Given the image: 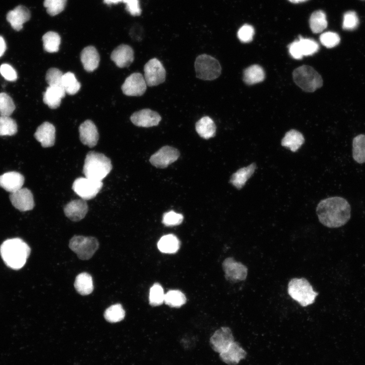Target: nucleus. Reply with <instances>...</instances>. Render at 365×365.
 <instances>
[{
  "label": "nucleus",
  "instance_id": "18",
  "mask_svg": "<svg viewBox=\"0 0 365 365\" xmlns=\"http://www.w3.org/2000/svg\"><path fill=\"white\" fill-rule=\"evenodd\" d=\"M88 211V206L85 200L77 199L68 202L64 207L65 215L74 222L82 220Z\"/></svg>",
  "mask_w": 365,
  "mask_h": 365
},
{
  "label": "nucleus",
  "instance_id": "37",
  "mask_svg": "<svg viewBox=\"0 0 365 365\" xmlns=\"http://www.w3.org/2000/svg\"><path fill=\"white\" fill-rule=\"evenodd\" d=\"M16 122L9 116H0V136H11L16 133Z\"/></svg>",
  "mask_w": 365,
  "mask_h": 365
},
{
  "label": "nucleus",
  "instance_id": "38",
  "mask_svg": "<svg viewBox=\"0 0 365 365\" xmlns=\"http://www.w3.org/2000/svg\"><path fill=\"white\" fill-rule=\"evenodd\" d=\"M298 41L303 56L312 55L319 49L318 44L313 40L300 36Z\"/></svg>",
  "mask_w": 365,
  "mask_h": 365
},
{
  "label": "nucleus",
  "instance_id": "44",
  "mask_svg": "<svg viewBox=\"0 0 365 365\" xmlns=\"http://www.w3.org/2000/svg\"><path fill=\"white\" fill-rule=\"evenodd\" d=\"M63 74L61 71L57 68H50L48 70L46 75V80L49 86H61Z\"/></svg>",
  "mask_w": 365,
  "mask_h": 365
},
{
  "label": "nucleus",
  "instance_id": "23",
  "mask_svg": "<svg viewBox=\"0 0 365 365\" xmlns=\"http://www.w3.org/2000/svg\"><path fill=\"white\" fill-rule=\"evenodd\" d=\"M81 60L84 69L87 71L92 72L98 67L100 57L96 48L92 46H89L82 51Z\"/></svg>",
  "mask_w": 365,
  "mask_h": 365
},
{
  "label": "nucleus",
  "instance_id": "49",
  "mask_svg": "<svg viewBox=\"0 0 365 365\" xmlns=\"http://www.w3.org/2000/svg\"><path fill=\"white\" fill-rule=\"evenodd\" d=\"M288 51L291 57L296 59H301L303 57L298 40L293 42L288 46Z\"/></svg>",
  "mask_w": 365,
  "mask_h": 365
},
{
  "label": "nucleus",
  "instance_id": "17",
  "mask_svg": "<svg viewBox=\"0 0 365 365\" xmlns=\"http://www.w3.org/2000/svg\"><path fill=\"white\" fill-rule=\"evenodd\" d=\"M80 139L85 145L90 148L95 146L98 142L99 134L94 123L87 120L81 124L79 128Z\"/></svg>",
  "mask_w": 365,
  "mask_h": 365
},
{
  "label": "nucleus",
  "instance_id": "10",
  "mask_svg": "<svg viewBox=\"0 0 365 365\" xmlns=\"http://www.w3.org/2000/svg\"><path fill=\"white\" fill-rule=\"evenodd\" d=\"M225 278L231 282H238L246 279L248 274L247 267L232 257L226 258L223 263Z\"/></svg>",
  "mask_w": 365,
  "mask_h": 365
},
{
  "label": "nucleus",
  "instance_id": "36",
  "mask_svg": "<svg viewBox=\"0 0 365 365\" xmlns=\"http://www.w3.org/2000/svg\"><path fill=\"white\" fill-rule=\"evenodd\" d=\"M185 295L179 290H171L165 294L164 302L171 307H180L186 302Z\"/></svg>",
  "mask_w": 365,
  "mask_h": 365
},
{
  "label": "nucleus",
  "instance_id": "9",
  "mask_svg": "<svg viewBox=\"0 0 365 365\" xmlns=\"http://www.w3.org/2000/svg\"><path fill=\"white\" fill-rule=\"evenodd\" d=\"M144 78L149 86H155L163 83L166 70L160 60L156 58L148 61L144 66Z\"/></svg>",
  "mask_w": 365,
  "mask_h": 365
},
{
  "label": "nucleus",
  "instance_id": "50",
  "mask_svg": "<svg viewBox=\"0 0 365 365\" xmlns=\"http://www.w3.org/2000/svg\"><path fill=\"white\" fill-rule=\"evenodd\" d=\"M6 50V44L4 39L0 35V57L3 55Z\"/></svg>",
  "mask_w": 365,
  "mask_h": 365
},
{
  "label": "nucleus",
  "instance_id": "26",
  "mask_svg": "<svg viewBox=\"0 0 365 365\" xmlns=\"http://www.w3.org/2000/svg\"><path fill=\"white\" fill-rule=\"evenodd\" d=\"M195 129L198 134L206 139L211 138L215 135V124L208 116L203 117L198 120L195 124Z\"/></svg>",
  "mask_w": 365,
  "mask_h": 365
},
{
  "label": "nucleus",
  "instance_id": "11",
  "mask_svg": "<svg viewBox=\"0 0 365 365\" xmlns=\"http://www.w3.org/2000/svg\"><path fill=\"white\" fill-rule=\"evenodd\" d=\"M179 156V152L176 149L165 145L151 156V163L157 168H164L176 161Z\"/></svg>",
  "mask_w": 365,
  "mask_h": 365
},
{
  "label": "nucleus",
  "instance_id": "14",
  "mask_svg": "<svg viewBox=\"0 0 365 365\" xmlns=\"http://www.w3.org/2000/svg\"><path fill=\"white\" fill-rule=\"evenodd\" d=\"M130 120L138 127H150L158 125L161 117L157 112L145 108L134 113L131 116Z\"/></svg>",
  "mask_w": 365,
  "mask_h": 365
},
{
  "label": "nucleus",
  "instance_id": "45",
  "mask_svg": "<svg viewBox=\"0 0 365 365\" xmlns=\"http://www.w3.org/2000/svg\"><path fill=\"white\" fill-rule=\"evenodd\" d=\"M320 41L323 46L327 48H331L339 44L340 42V38L337 33L328 31L320 35Z\"/></svg>",
  "mask_w": 365,
  "mask_h": 365
},
{
  "label": "nucleus",
  "instance_id": "30",
  "mask_svg": "<svg viewBox=\"0 0 365 365\" xmlns=\"http://www.w3.org/2000/svg\"><path fill=\"white\" fill-rule=\"evenodd\" d=\"M179 247V241L176 236L168 234L162 236L158 242L159 250L165 253H174Z\"/></svg>",
  "mask_w": 365,
  "mask_h": 365
},
{
  "label": "nucleus",
  "instance_id": "51",
  "mask_svg": "<svg viewBox=\"0 0 365 365\" xmlns=\"http://www.w3.org/2000/svg\"><path fill=\"white\" fill-rule=\"evenodd\" d=\"M288 1H289V2H290L291 3H296V4H297V3H300L304 2H306V1H308V0H288Z\"/></svg>",
  "mask_w": 365,
  "mask_h": 365
},
{
  "label": "nucleus",
  "instance_id": "1",
  "mask_svg": "<svg viewBox=\"0 0 365 365\" xmlns=\"http://www.w3.org/2000/svg\"><path fill=\"white\" fill-rule=\"evenodd\" d=\"M319 222L324 226L335 228L345 225L351 217V207L343 197L335 196L321 200L316 207Z\"/></svg>",
  "mask_w": 365,
  "mask_h": 365
},
{
  "label": "nucleus",
  "instance_id": "7",
  "mask_svg": "<svg viewBox=\"0 0 365 365\" xmlns=\"http://www.w3.org/2000/svg\"><path fill=\"white\" fill-rule=\"evenodd\" d=\"M99 242L93 237L75 235L69 242V247L82 260L91 259L98 249Z\"/></svg>",
  "mask_w": 365,
  "mask_h": 365
},
{
  "label": "nucleus",
  "instance_id": "5",
  "mask_svg": "<svg viewBox=\"0 0 365 365\" xmlns=\"http://www.w3.org/2000/svg\"><path fill=\"white\" fill-rule=\"evenodd\" d=\"M293 77L295 83L307 92H314L323 84L321 76L310 66L298 67L294 70Z\"/></svg>",
  "mask_w": 365,
  "mask_h": 365
},
{
  "label": "nucleus",
  "instance_id": "39",
  "mask_svg": "<svg viewBox=\"0 0 365 365\" xmlns=\"http://www.w3.org/2000/svg\"><path fill=\"white\" fill-rule=\"evenodd\" d=\"M165 294L162 286L159 283H155L150 288L149 302L151 305L157 306L164 301Z\"/></svg>",
  "mask_w": 365,
  "mask_h": 365
},
{
  "label": "nucleus",
  "instance_id": "22",
  "mask_svg": "<svg viewBox=\"0 0 365 365\" xmlns=\"http://www.w3.org/2000/svg\"><path fill=\"white\" fill-rule=\"evenodd\" d=\"M246 355V352L235 341L232 343L227 350L220 353V358L229 365L238 364L241 359L245 358Z\"/></svg>",
  "mask_w": 365,
  "mask_h": 365
},
{
  "label": "nucleus",
  "instance_id": "40",
  "mask_svg": "<svg viewBox=\"0 0 365 365\" xmlns=\"http://www.w3.org/2000/svg\"><path fill=\"white\" fill-rule=\"evenodd\" d=\"M15 109V105L11 97L6 93H0V116H10Z\"/></svg>",
  "mask_w": 365,
  "mask_h": 365
},
{
  "label": "nucleus",
  "instance_id": "31",
  "mask_svg": "<svg viewBox=\"0 0 365 365\" xmlns=\"http://www.w3.org/2000/svg\"><path fill=\"white\" fill-rule=\"evenodd\" d=\"M352 157L358 164L365 163V134H360L353 138Z\"/></svg>",
  "mask_w": 365,
  "mask_h": 365
},
{
  "label": "nucleus",
  "instance_id": "34",
  "mask_svg": "<svg viewBox=\"0 0 365 365\" xmlns=\"http://www.w3.org/2000/svg\"><path fill=\"white\" fill-rule=\"evenodd\" d=\"M61 86L65 93L69 95L75 94L81 88V84L71 72H67L63 75Z\"/></svg>",
  "mask_w": 365,
  "mask_h": 365
},
{
  "label": "nucleus",
  "instance_id": "19",
  "mask_svg": "<svg viewBox=\"0 0 365 365\" xmlns=\"http://www.w3.org/2000/svg\"><path fill=\"white\" fill-rule=\"evenodd\" d=\"M30 18V13L25 7L19 5L13 10L10 11L7 14V20L12 28L19 31L23 27V24L28 21Z\"/></svg>",
  "mask_w": 365,
  "mask_h": 365
},
{
  "label": "nucleus",
  "instance_id": "3",
  "mask_svg": "<svg viewBox=\"0 0 365 365\" xmlns=\"http://www.w3.org/2000/svg\"><path fill=\"white\" fill-rule=\"evenodd\" d=\"M112 169L111 160L104 154L90 151L85 157L83 172L85 176L102 181Z\"/></svg>",
  "mask_w": 365,
  "mask_h": 365
},
{
  "label": "nucleus",
  "instance_id": "28",
  "mask_svg": "<svg viewBox=\"0 0 365 365\" xmlns=\"http://www.w3.org/2000/svg\"><path fill=\"white\" fill-rule=\"evenodd\" d=\"M74 286L77 292L81 295L90 294L94 289L92 276L86 272L79 274L76 277Z\"/></svg>",
  "mask_w": 365,
  "mask_h": 365
},
{
  "label": "nucleus",
  "instance_id": "43",
  "mask_svg": "<svg viewBox=\"0 0 365 365\" xmlns=\"http://www.w3.org/2000/svg\"><path fill=\"white\" fill-rule=\"evenodd\" d=\"M359 24V19L355 12L349 11L343 16L342 28L344 30H352L357 28Z\"/></svg>",
  "mask_w": 365,
  "mask_h": 365
},
{
  "label": "nucleus",
  "instance_id": "33",
  "mask_svg": "<svg viewBox=\"0 0 365 365\" xmlns=\"http://www.w3.org/2000/svg\"><path fill=\"white\" fill-rule=\"evenodd\" d=\"M44 50L49 53L57 52L59 50L61 38L59 34L54 31H48L42 37Z\"/></svg>",
  "mask_w": 365,
  "mask_h": 365
},
{
  "label": "nucleus",
  "instance_id": "4",
  "mask_svg": "<svg viewBox=\"0 0 365 365\" xmlns=\"http://www.w3.org/2000/svg\"><path fill=\"white\" fill-rule=\"evenodd\" d=\"M288 295L301 306L307 307L313 304L318 293L305 278H293L288 283Z\"/></svg>",
  "mask_w": 365,
  "mask_h": 365
},
{
  "label": "nucleus",
  "instance_id": "52",
  "mask_svg": "<svg viewBox=\"0 0 365 365\" xmlns=\"http://www.w3.org/2000/svg\"><path fill=\"white\" fill-rule=\"evenodd\" d=\"M360 1H364V2H365V0H360Z\"/></svg>",
  "mask_w": 365,
  "mask_h": 365
},
{
  "label": "nucleus",
  "instance_id": "20",
  "mask_svg": "<svg viewBox=\"0 0 365 365\" xmlns=\"http://www.w3.org/2000/svg\"><path fill=\"white\" fill-rule=\"evenodd\" d=\"M34 136L43 147H51L55 143V128L50 123L44 122L38 127Z\"/></svg>",
  "mask_w": 365,
  "mask_h": 365
},
{
  "label": "nucleus",
  "instance_id": "15",
  "mask_svg": "<svg viewBox=\"0 0 365 365\" xmlns=\"http://www.w3.org/2000/svg\"><path fill=\"white\" fill-rule=\"evenodd\" d=\"M9 197L12 204L20 211L30 210L34 207L33 195L27 188H21L11 193Z\"/></svg>",
  "mask_w": 365,
  "mask_h": 365
},
{
  "label": "nucleus",
  "instance_id": "35",
  "mask_svg": "<svg viewBox=\"0 0 365 365\" xmlns=\"http://www.w3.org/2000/svg\"><path fill=\"white\" fill-rule=\"evenodd\" d=\"M125 316V310L120 304L111 306L105 310L104 313L105 320L111 323H115L122 320Z\"/></svg>",
  "mask_w": 365,
  "mask_h": 365
},
{
  "label": "nucleus",
  "instance_id": "21",
  "mask_svg": "<svg viewBox=\"0 0 365 365\" xmlns=\"http://www.w3.org/2000/svg\"><path fill=\"white\" fill-rule=\"evenodd\" d=\"M24 182L23 176L17 172H8L0 176V187L11 193L21 189Z\"/></svg>",
  "mask_w": 365,
  "mask_h": 365
},
{
  "label": "nucleus",
  "instance_id": "42",
  "mask_svg": "<svg viewBox=\"0 0 365 365\" xmlns=\"http://www.w3.org/2000/svg\"><path fill=\"white\" fill-rule=\"evenodd\" d=\"M108 5L117 4L120 2L125 4L126 10L132 16H138L141 13L138 0H103Z\"/></svg>",
  "mask_w": 365,
  "mask_h": 365
},
{
  "label": "nucleus",
  "instance_id": "13",
  "mask_svg": "<svg viewBox=\"0 0 365 365\" xmlns=\"http://www.w3.org/2000/svg\"><path fill=\"white\" fill-rule=\"evenodd\" d=\"M234 341L231 329L226 326L217 330L210 338L211 348L219 353L227 350Z\"/></svg>",
  "mask_w": 365,
  "mask_h": 365
},
{
  "label": "nucleus",
  "instance_id": "12",
  "mask_svg": "<svg viewBox=\"0 0 365 365\" xmlns=\"http://www.w3.org/2000/svg\"><path fill=\"white\" fill-rule=\"evenodd\" d=\"M147 86L143 76L139 72H134L126 79L121 88L126 95L139 96L144 93Z\"/></svg>",
  "mask_w": 365,
  "mask_h": 365
},
{
  "label": "nucleus",
  "instance_id": "46",
  "mask_svg": "<svg viewBox=\"0 0 365 365\" xmlns=\"http://www.w3.org/2000/svg\"><path fill=\"white\" fill-rule=\"evenodd\" d=\"M183 215L173 211L163 214L162 223L166 226H175L180 225L183 221Z\"/></svg>",
  "mask_w": 365,
  "mask_h": 365
},
{
  "label": "nucleus",
  "instance_id": "48",
  "mask_svg": "<svg viewBox=\"0 0 365 365\" xmlns=\"http://www.w3.org/2000/svg\"><path fill=\"white\" fill-rule=\"evenodd\" d=\"M0 73L8 81H14L17 80V75L16 70L9 64L4 63L1 65Z\"/></svg>",
  "mask_w": 365,
  "mask_h": 365
},
{
  "label": "nucleus",
  "instance_id": "27",
  "mask_svg": "<svg viewBox=\"0 0 365 365\" xmlns=\"http://www.w3.org/2000/svg\"><path fill=\"white\" fill-rule=\"evenodd\" d=\"M304 137L299 131L291 129L287 132L281 140V145L295 152L304 142Z\"/></svg>",
  "mask_w": 365,
  "mask_h": 365
},
{
  "label": "nucleus",
  "instance_id": "29",
  "mask_svg": "<svg viewBox=\"0 0 365 365\" xmlns=\"http://www.w3.org/2000/svg\"><path fill=\"white\" fill-rule=\"evenodd\" d=\"M265 78L263 68L254 64L246 68L243 73V81L248 85H253L262 82Z\"/></svg>",
  "mask_w": 365,
  "mask_h": 365
},
{
  "label": "nucleus",
  "instance_id": "24",
  "mask_svg": "<svg viewBox=\"0 0 365 365\" xmlns=\"http://www.w3.org/2000/svg\"><path fill=\"white\" fill-rule=\"evenodd\" d=\"M65 93L62 87L48 86L43 94V101L50 108H56L60 106Z\"/></svg>",
  "mask_w": 365,
  "mask_h": 365
},
{
  "label": "nucleus",
  "instance_id": "47",
  "mask_svg": "<svg viewBox=\"0 0 365 365\" xmlns=\"http://www.w3.org/2000/svg\"><path fill=\"white\" fill-rule=\"evenodd\" d=\"M254 33V30L251 25L244 24L239 29L237 36L241 42L249 43L252 41Z\"/></svg>",
  "mask_w": 365,
  "mask_h": 365
},
{
  "label": "nucleus",
  "instance_id": "8",
  "mask_svg": "<svg viewBox=\"0 0 365 365\" xmlns=\"http://www.w3.org/2000/svg\"><path fill=\"white\" fill-rule=\"evenodd\" d=\"M102 181L86 177L77 178L73 182L72 190L82 199L90 200L94 198L102 188Z\"/></svg>",
  "mask_w": 365,
  "mask_h": 365
},
{
  "label": "nucleus",
  "instance_id": "32",
  "mask_svg": "<svg viewBox=\"0 0 365 365\" xmlns=\"http://www.w3.org/2000/svg\"><path fill=\"white\" fill-rule=\"evenodd\" d=\"M309 25L313 33L321 32L327 26L325 13L321 10L314 11L310 17Z\"/></svg>",
  "mask_w": 365,
  "mask_h": 365
},
{
  "label": "nucleus",
  "instance_id": "25",
  "mask_svg": "<svg viewBox=\"0 0 365 365\" xmlns=\"http://www.w3.org/2000/svg\"><path fill=\"white\" fill-rule=\"evenodd\" d=\"M256 168L257 165L255 163L240 168L232 175L230 182L237 189H241L252 175Z\"/></svg>",
  "mask_w": 365,
  "mask_h": 365
},
{
  "label": "nucleus",
  "instance_id": "6",
  "mask_svg": "<svg viewBox=\"0 0 365 365\" xmlns=\"http://www.w3.org/2000/svg\"><path fill=\"white\" fill-rule=\"evenodd\" d=\"M194 66L197 78L203 80H213L221 74L222 68L218 61L207 54L199 55Z\"/></svg>",
  "mask_w": 365,
  "mask_h": 365
},
{
  "label": "nucleus",
  "instance_id": "41",
  "mask_svg": "<svg viewBox=\"0 0 365 365\" xmlns=\"http://www.w3.org/2000/svg\"><path fill=\"white\" fill-rule=\"evenodd\" d=\"M67 0H44V6L52 16L58 15L65 9Z\"/></svg>",
  "mask_w": 365,
  "mask_h": 365
},
{
  "label": "nucleus",
  "instance_id": "16",
  "mask_svg": "<svg viewBox=\"0 0 365 365\" xmlns=\"http://www.w3.org/2000/svg\"><path fill=\"white\" fill-rule=\"evenodd\" d=\"M111 59L120 68L128 67L134 60V51L130 46L121 44L113 51Z\"/></svg>",
  "mask_w": 365,
  "mask_h": 365
},
{
  "label": "nucleus",
  "instance_id": "2",
  "mask_svg": "<svg viewBox=\"0 0 365 365\" xmlns=\"http://www.w3.org/2000/svg\"><path fill=\"white\" fill-rule=\"evenodd\" d=\"M30 248L22 239H7L0 246V254L5 264L14 270H19L25 264L30 253Z\"/></svg>",
  "mask_w": 365,
  "mask_h": 365
}]
</instances>
